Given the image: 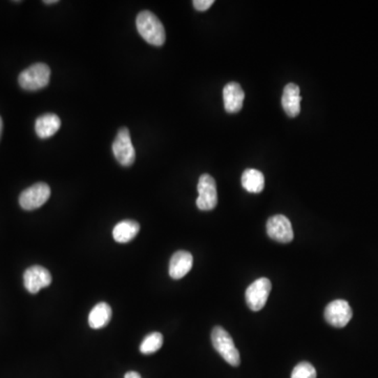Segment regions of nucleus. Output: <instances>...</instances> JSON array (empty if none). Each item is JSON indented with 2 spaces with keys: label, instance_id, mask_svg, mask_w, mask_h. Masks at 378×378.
<instances>
[{
  "label": "nucleus",
  "instance_id": "f257e3e1",
  "mask_svg": "<svg viewBox=\"0 0 378 378\" xmlns=\"http://www.w3.org/2000/svg\"><path fill=\"white\" fill-rule=\"evenodd\" d=\"M137 30L149 45L161 47L166 39L165 29L159 18L149 11L139 13L136 20Z\"/></svg>",
  "mask_w": 378,
  "mask_h": 378
},
{
  "label": "nucleus",
  "instance_id": "f03ea898",
  "mask_svg": "<svg viewBox=\"0 0 378 378\" xmlns=\"http://www.w3.org/2000/svg\"><path fill=\"white\" fill-rule=\"evenodd\" d=\"M211 342L213 348L223 357L226 363L232 367H238L241 363L240 352L236 349L230 334L221 326L213 328L211 332Z\"/></svg>",
  "mask_w": 378,
  "mask_h": 378
},
{
  "label": "nucleus",
  "instance_id": "7ed1b4c3",
  "mask_svg": "<svg viewBox=\"0 0 378 378\" xmlns=\"http://www.w3.org/2000/svg\"><path fill=\"white\" fill-rule=\"evenodd\" d=\"M50 78L51 68L45 63H35L20 73L18 82L26 91H38L49 85Z\"/></svg>",
  "mask_w": 378,
  "mask_h": 378
},
{
  "label": "nucleus",
  "instance_id": "20e7f679",
  "mask_svg": "<svg viewBox=\"0 0 378 378\" xmlns=\"http://www.w3.org/2000/svg\"><path fill=\"white\" fill-rule=\"evenodd\" d=\"M51 197V188L47 183H36L22 192L20 204L24 211H34L47 203Z\"/></svg>",
  "mask_w": 378,
  "mask_h": 378
},
{
  "label": "nucleus",
  "instance_id": "39448f33",
  "mask_svg": "<svg viewBox=\"0 0 378 378\" xmlns=\"http://www.w3.org/2000/svg\"><path fill=\"white\" fill-rule=\"evenodd\" d=\"M271 292V282L268 278H261L250 284L245 292L247 306L252 311H259L265 307Z\"/></svg>",
  "mask_w": 378,
  "mask_h": 378
},
{
  "label": "nucleus",
  "instance_id": "423d86ee",
  "mask_svg": "<svg viewBox=\"0 0 378 378\" xmlns=\"http://www.w3.org/2000/svg\"><path fill=\"white\" fill-rule=\"evenodd\" d=\"M198 192L199 197L196 203L200 211H209L216 209L218 204L217 184L211 174H204L200 176Z\"/></svg>",
  "mask_w": 378,
  "mask_h": 378
},
{
  "label": "nucleus",
  "instance_id": "0eeeda50",
  "mask_svg": "<svg viewBox=\"0 0 378 378\" xmlns=\"http://www.w3.org/2000/svg\"><path fill=\"white\" fill-rule=\"evenodd\" d=\"M113 153L116 160L122 166H130L136 159V151L130 139V130L126 128H120L113 143Z\"/></svg>",
  "mask_w": 378,
  "mask_h": 378
},
{
  "label": "nucleus",
  "instance_id": "6e6552de",
  "mask_svg": "<svg viewBox=\"0 0 378 378\" xmlns=\"http://www.w3.org/2000/svg\"><path fill=\"white\" fill-rule=\"evenodd\" d=\"M267 234L272 240L278 243H290L294 238L292 222L287 217L275 215L267 221Z\"/></svg>",
  "mask_w": 378,
  "mask_h": 378
},
{
  "label": "nucleus",
  "instance_id": "1a4fd4ad",
  "mask_svg": "<svg viewBox=\"0 0 378 378\" xmlns=\"http://www.w3.org/2000/svg\"><path fill=\"white\" fill-rule=\"evenodd\" d=\"M51 273L47 268L43 267V266H31L24 271V287L30 294H38L41 289L51 285Z\"/></svg>",
  "mask_w": 378,
  "mask_h": 378
},
{
  "label": "nucleus",
  "instance_id": "9d476101",
  "mask_svg": "<svg viewBox=\"0 0 378 378\" xmlns=\"http://www.w3.org/2000/svg\"><path fill=\"white\" fill-rule=\"evenodd\" d=\"M352 309L347 301L335 300L328 304L325 309V319L329 325L342 328L352 319Z\"/></svg>",
  "mask_w": 378,
  "mask_h": 378
},
{
  "label": "nucleus",
  "instance_id": "9b49d317",
  "mask_svg": "<svg viewBox=\"0 0 378 378\" xmlns=\"http://www.w3.org/2000/svg\"><path fill=\"white\" fill-rule=\"evenodd\" d=\"M245 93L242 86L236 82H229L223 89V100L225 111L229 114H236L242 109Z\"/></svg>",
  "mask_w": 378,
  "mask_h": 378
},
{
  "label": "nucleus",
  "instance_id": "f8f14e48",
  "mask_svg": "<svg viewBox=\"0 0 378 378\" xmlns=\"http://www.w3.org/2000/svg\"><path fill=\"white\" fill-rule=\"evenodd\" d=\"M194 265V257L188 251L179 250L174 253L169 262V275L174 280L184 278Z\"/></svg>",
  "mask_w": 378,
  "mask_h": 378
},
{
  "label": "nucleus",
  "instance_id": "ddd939ff",
  "mask_svg": "<svg viewBox=\"0 0 378 378\" xmlns=\"http://www.w3.org/2000/svg\"><path fill=\"white\" fill-rule=\"evenodd\" d=\"M301 97L300 87L294 83H289L286 85L284 91H282V105L289 117H296L301 113Z\"/></svg>",
  "mask_w": 378,
  "mask_h": 378
},
{
  "label": "nucleus",
  "instance_id": "4468645a",
  "mask_svg": "<svg viewBox=\"0 0 378 378\" xmlns=\"http://www.w3.org/2000/svg\"><path fill=\"white\" fill-rule=\"evenodd\" d=\"M61 120L55 114H45L36 120L35 132L40 139H49L59 130Z\"/></svg>",
  "mask_w": 378,
  "mask_h": 378
},
{
  "label": "nucleus",
  "instance_id": "2eb2a0df",
  "mask_svg": "<svg viewBox=\"0 0 378 378\" xmlns=\"http://www.w3.org/2000/svg\"><path fill=\"white\" fill-rule=\"evenodd\" d=\"M112 308L107 303H99L91 309L89 315V325L93 329H101L111 322Z\"/></svg>",
  "mask_w": 378,
  "mask_h": 378
},
{
  "label": "nucleus",
  "instance_id": "dca6fc26",
  "mask_svg": "<svg viewBox=\"0 0 378 378\" xmlns=\"http://www.w3.org/2000/svg\"><path fill=\"white\" fill-rule=\"evenodd\" d=\"M139 232H140V225L138 222L126 220V221L120 222L114 227V240L118 243H128L136 238Z\"/></svg>",
  "mask_w": 378,
  "mask_h": 378
},
{
  "label": "nucleus",
  "instance_id": "f3484780",
  "mask_svg": "<svg viewBox=\"0 0 378 378\" xmlns=\"http://www.w3.org/2000/svg\"><path fill=\"white\" fill-rule=\"evenodd\" d=\"M242 186L251 194H259L265 187L264 174L259 170L246 169L242 174Z\"/></svg>",
  "mask_w": 378,
  "mask_h": 378
},
{
  "label": "nucleus",
  "instance_id": "a211bd4d",
  "mask_svg": "<svg viewBox=\"0 0 378 378\" xmlns=\"http://www.w3.org/2000/svg\"><path fill=\"white\" fill-rule=\"evenodd\" d=\"M163 345V335L159 332H153L145 336L141 342L140 351L143 354L149 355L157 352Z\"/></svg>",
  "mask_w": 378,
  "mask_h": 378
},
{
  "label": "nucleus",
  "instance_id": "6ab92c4d",
  "mask_svg": "<svg viewBox=\"0 0 378 378\" xmlns=\"http://www.w3.org/2000/svg\"><path fill=\"white\" fill-rule=\"evenodd\" d=\"M292 378H317V370L310 363L303 361L292 370Z\"/></svg>",
  "mask_w": 378,
  "mask_h": 378
},
{
  "label": "nucleus",
  "instance_id": "aec40b11",
  "mask_svg": "<svg viewBox=\"0 0 378 378\" xmlns=\"http://www.w3.org/2000/svg\"><path fill=\"white\" fill-rule=\"evenodd\" d=\"M213 3H215L213 0H195V1H192L195 9L200 12L207 11Z\"/></svg>",
  "mask_w": 378,
  "mask_h": 378
},
{
  "label": "nucleus",
  "instance_id": "412c9836",
  "mask_svg": "<svg viewBox=\"0 0 378 378\" xmlns=\"http://www.w3.org/2000/svg\"><path fill=\"white\" fill-rule=\"evenodd\" d=\"M124 378H142L141 377L140 374L137 373V372L130 371L124 375Z\"/></svg>",
  "mask_w": 378,
  "mask_h": 378
},
{
  "label": "nucleus",
  "instance_id": "4be33fe9",
  "mask_svg": "<svg viewBox=\"0 0 378 378\" xmlns=\"http://www.w3.org/2000/svg\"><path fill=\"white\" fill-rule=\"evenodd\" d=\"M58 0H45V1H43V3H45V5H52V3H57Z\"/></svg>",
  "mask_w": 378,
  "mask_h": 378
},
{
  "label": "nucleus",
  "instance_id": "5701e85b",
  "mask_svg": "<svg viewBox=\"0 0 378 378\" xmlns=\"http://www.w3.org/2000/svg\"><path fill=\"white\" fill-rule=\"evenodd\" d=\"M1 132H3V119L0 117V136H1Z\"/></svg>",
  "mask_w": 378,
  "mask_h": 378
}]
</instances>
